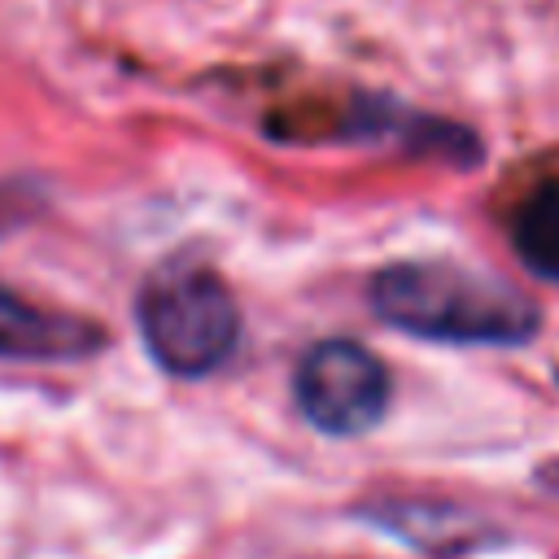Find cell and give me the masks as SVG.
Listing matches in <instances>:
<instances>
[{"instance_id":"2","label":"cell","mask_w":559,"mask_h":559,"mask_svg":"<svg viewBox=\"0 0 559 559\" xmlns=\"http://www.w3.org/2000/svg\"><path fill=\"white\" fill-rule=\"evenodd\" d=\"M140 336L162 371L197 380L218 371L240 341V310L214 271L188 266L153 275L135 306Z\"/></svg>"},{"instance_id":"4","label":"cell","mask_w":559,"mask_h":559,"mask_svg":"<svg viewBox=\"0 0 559 559\" xmlns=\"http://www.w3.org/2000/svg\"><path fill=\"white\" fill-rule=\"evenodd\" d=\"M100 345H105V328H96L79 314L39 310L0 284V358L52 362V358L96 354Z\"/></svg>"},{"instance_id":"1","label":"cell","mask_w":559,"mask_h":559,"mask_svg":"<svg viewBox=\"0 0 559 559\" xmlns=\"http://www.w3.org/2000/svg\"><path fill=\"white\" fill-rule=\"evenodd\" d=\"M384 323L445 345H520L537 332V306L511 284L454 262H393L371 280Z\"/></svg>"},{"instance_id":"3","label":"cell","mask_w":559,"mask_h":559,"mask_svg":"<svg viewBox=\"0 0 559 559\" xmlns=\"http://www.w3.org/2000/svg\"><path fill=\"white\" fill-rule=\"evenodd\" d=\"M389 367L358 341L332 336L306 349L293 371V397L310 428L328 437H362L389 411Z\"/></svg>"},{"instance_id":"5","label":"cell","mask_w":559,"mask_h":559,"mask_svg":"<svg viewBox=\"0 0 559 559\" xmlns=\"http://www.w3.org/2000/svg\"><path fill=\"white\" fill-rule=\"evenodd\" d=\"M515 253L533 275L559 280V183H537L511 218Z\"/></svg>"}]
</instances>
